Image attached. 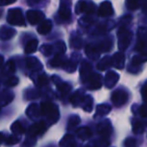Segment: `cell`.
Here are the masks:
<instances>
[{
  "instance_id": "ee69618b",
  "label": "cell",
  "mask_w": 147,
  "mask_h": 147,
  "mask_svg": "<svg viewBox=\"0 0 147 147\" xmlns=\"http://www.w3.org/2000/svg\"><path fill=\"white\" fill-rule=\"evenodd\" d=\"M18 82H19V79H18L16 76H9V77H7V79L4 81V84H5V86H7V87H13V86L17 85Z\"/></svg>"
},
{
  "instance_id": "277c9868",
  "label": "cell",
  "mask_w": 147,
  "mask_h": 147,
  "mask_svg": "<svg viewBox=\"0 0 147 147\" xmlns=\"http://www.w3.org/2000/svg\"><path fill=\"white\" fill-rule=\"evenodd\" d=\"M135 48L140 53H147V27L142 26L138 28Z\"/></svg>"
},
{
  "instance_id": "d4e9b609",
  "label": "cell",
  "mask_w": 147,
  "mask_h": 147,
  "mask_svg": "<svg viewBox=\"0 0 147 147\" xmlns=\"http://www.w3.org/2000/svg\"><path fill=\"white\" fill-rule=\"evenodd\" d=\"M80 107H82L84 111L86 112H91L93 109V99L90 95H84L83 98L81 100V103L79 105Z\"/></svg>"
},
{
  "instance_id": "c3c4849f",
  "label": "cell",
  "mask_w": 147,
  "mask_h": 147,
  "mask_svg": "<svg viewBox=\"0 0 147 147\" xmlns=\"http://www.w3.org/2000/svg\"><path fill=\"white\" fill-rule=\"evenodd\" d=\"M124 147H138L137 140L133 137H127L124 140Z\"/></svg>"
},
{
  "instance_id": "f1b7e54d",
  "label": "cell",
  "mask_w": 147,
  "mask_h": 147,
  "mask_svg": "<svg viewBox=\"0 0 147 147\" xmlns=\"http://www.w3.org/2000/svg\"><path fill=\"white\" fill-rule=\"evenodd\" d=\"M61 147H76L75 138L72 134H66L60 141Z\"/></svg>"
},
{
  "instance_id": "60d3db41",
  "label": "cell",
  "mask_w": 147,
  "mask_h": 147,
  "mask_svg": "<svg viewBox=\"0 0 147 147\" xmlns=\"http://www.w3.org/2000/svg\"><path fill=\"white\" fill-rule=\"evenodd\" d=\"M19 141H20V135H16V134H12V135H9L7 137H4V142L8 146L15 145Z\"/></svg>"
},
{
  "instance_id": "d590c367",
  "label": "cell",
  "mask_w": 147,
  "mask_h": 147,
  "mask_svg": "<svg viewBox=\"0 0 147 147\" xmlns=\"http://www.w3.org/2000/svg\"><path fill=\"white\" fill-rule=\"evenodd\" d=\"M49 79L45 73H39L37 74L36 78H35V83L38 87H44L48 84Z\"/></svg>"
},
{
  "instance_id": "f35d334b",
  "label": "cell",
  "mask_w": 147,
  "mask_h": 147,
  "mask_svg": "<svg viewBox=\"0 0 147 147\" xmlns=\"http://www.w3.org/2000/svg\"><path fill=\"white\" fill-rule=\"evenodd\" d=\"M10 129H11L12 133L16 134V135H21V134L24 133V127L20 121L13 122L12 125H11V127H10Z\"/></svg>"
},
{
  "instance_id": "d6986e66",
  "label": "cell",
  "mask_w": 147,
  "mask_h": 147,
  "mask_svg": "<svg viewBox=\"0 0 147 147\" xmlns=\"http://www.w3.org/2000/svg\"><path fill=\"white\" fill-rule=\"evenodd\" d=\"M96 46H97V48H98V50L100 51V53L108 52V51H110L111 49H112V46H113L112 38H111V37H107V38L103 39L100 42L97 43Z\"/></svg>"
},
{
  "instance_id": "f6af8a7d",
  "label": "cell",
  "mask_w": 147,
  "mask_h": 147,
  "mask_svg": "<svg viewBox=\"0 0 147 147\" xmlns=\"http://www.w3.org/2000/svg\"><path fill=\"white\" fill-rule=\"evenodd\" d=\"M39 94L38 91L36 89H27L25 92V98L28 100H32V99H36L38 98Z\"/></svg>"
},
{
  "instance_id": "30bf717a",
  "label": "cell",
  "mask_w": 147,
  "mask_h": 147,
  "mask_svg": "<svg viewBox=\"0 0 147 147\" xmlns=\"http://www.w3.org/2000/svg\"><path fill=\"white\" fill-rule=\"evenodd\" d=\"M26 18H27L28 22H29L31 25H37L42 20L45 19V15L41 10L31 9L28 10L27 13H26Z\"/></svg>"
},
{
  "instance_id": "ab89813d",
  "label": "cell",
  "mask_w": 147,
  "mask_h": 147,
  "mask_svg": "<svg viewBox=\"0 0 147 147\" xmlns=\"http://www.w3.org/2000/svg\"><path fill=\"white\" fill-rule=\"evenodd\" d=\"M15 69H16V66H15V63H14L13 60H9L7 63L4 65L3 67V73L5 75H11L15 72Z\"/></svg>"
},
{
  "instance_id": "7c38bea8",
  "label": "cell",
  "mask_w": 147,
  "mask_h": 147,
  "mask_svg": "<svg viewBox=\"0 0 147 147\" xmlns=\"http://www.w3.org/2000/svg\"><path fill=\"white\" fill-rule=\"evenodd\" d=\"M52 81L55 83V85H56L57 89H58V92L60 93V95H61L62 97L68 95V93L71 91V85H70L69 83L63 82L58 77V76H56V75L52 76Z\"/></svg>"
},
{
  "instance_id": "7bdbcfd3",
  "label": "cell",
  "mask_w": 147,
  "mask_h": 147,
  "mask_svg": "<svg viewBox=\"0 0 147 147\" xmlns=\"http://www.w3.org/2000/svg\"><path fill=\"white\" fill-rule=\"evenodd\" d=\"M141 2L142 0H126V7L129 10H136Z\"/></svg>"
},
{
  "instance_id": "ba28073f",
  "label": "cell",
  "mask_w": 147,
  "mask_h": 147,
  "mask_svg": "<svg viewBox=\"0 0 147 147\" xmlns=\"http://www.w3.org/2000/svg\"><path fill=\"white\" fill-rule=\"evenodd\" d=\"M47 128H48V123L44 120H39V121L35 122L33 125L30 126L29 129H28V133H29L30 136L37 137V136L43 135L46 132Z\"/></svg>"
},
{
  "instance_id": "83f0119b",
  "label": "cell",
  "mask_w": 147,
  "mask_h": 147,
  "mask_svg": "<svg viewBox=\"0 0 147 147\" xmlns=\"http://www.w3.org/2000/svg\"><path fill=\"white\" fill-rule=\"evenodd\" d=\"M76 135L81 140H88L92 136V131L89 127H80L76 130Z\"/></svg>"
},
{
  "instance_id": "5bb4252c",
  "label": "cell",
  "mask_w": 147,
  "mask_h": 147,
  "mask_svg": "<svg viewBox=\"0 0 147 147\" xmlns=\"http://www.w3.org/2000/svg\"><path fill=\"white\" fill-rule=\"evenodd\" d=\"M98 15L100 17H109V16H112L114 13V10H113V6L111 4L110 1H103L100 4L98 8V11H97Z\"/></svg>"
},
{
  "instance_id": "681fc988",
  "label": "cell",
  "mask_w": 147,
  "mask_h": 147,
  "mask_svg": "<svg viewBox=\"0 0 147 147\" xmlns=\"http://www.w3.org/2000/svg\"><path fill=\"white\" fill-rule=\"evenodd\" d=\"M138 114L143 118L147 117V102H145L143 105H141V106L139 107V109H138Z\"/></svg>"
},
{
  "instance_id": "7a4b0ae2",
  "label": "cell",
  "mask_w": 147,
  "mask_h": 147,
  "mask_svg": "<svg viewBox=\"0 0 147 147\" xmlns=\"http://www.w3.org/2000/svg\"><path fill=\"white\" fill-rule=\"evenodd\" d=\"M118 48L120 51H124L128 48L132 40V33L126 26L121 25L117 33Z\"/></svg>"
},
{
  "instance_id": "db71d44e",
  "label": "cell",
  "mask_w": 147,
  "mask_h": 147,
  "mask_svg": "<svg viewBox=\"0 0 147 147\" xmlns=\"http://www.w3.org/2000/svg\"><path fill=\"white\" fill-rule=\"evenodd\" d=\"M3 63H4V58H3L2 55H0V68L3 66Z\"/></svg>"
},
{
  "instance_id": "e575fe53",
  "label": "cell",
  "mask_w": 147,
  "mask_h": 147,
  "mask_svg": "<svg viewBox=\"0 0 147 147\" xmlns=\"http://www.w3.org/2000/svg\"><path fill=\"white\" fill-rule=\"evenodd\" d=\"M146 127V123L141 120H134L132 123V130L135 134H141L144 132Z\"/></svg>"
},
{
  "instance_id": "ac0fdd59",
  "label": "cell",
  "mask_w": 147,
  "mask_h": 147,
  "mask_svg": "<svg viewBox=\"0 0 147 147\" xmlns=\"http://www.w3.org/2000/svg\"><path fill=\"white\" fill-rule=\"evenodd\" d=\"M92 66L87 61H82L81 65H80V78L83 82L87 79L89 76L92 73Z\"/></svg>"
},
{
  "instance_id": "816d5d0a",
  "label": "cell",
  "mask_w": 147,
  "mask_h": 147,
  "mask_svg": "<svg viewBox=\"0 0 147 147\" xmlns=\"http://www.w3.org/2000/svg\"><path fill=\"white\" fill-rule=\"evenodd\" d=\"M16 0H0V6H6L9 4L14 3Z\"/></svg>"
},
{
  "instance_id": "9f6ffc18",
  "label": "cell",
  "mask_w": 147,
  "mask_h": 147,
  "mask_svg": "<svg viewBox=\"0 0 147 147\" xmlns=\"http://www.w3.org/2000/svg\"><path fill=\"white\" fill-rule=\"evenodd\" d=\"M1 14H2V11H0V15H1Z\"/></svg>"
},
{
  "instance_id": "f546056e",
  "label": "cell",
  "mask_w": 147,
  "mask_h": 147,
  "mask_svg": "<svg viewBox=\"0 0 147 147\" xmlns=\"http://www.w3.org/2000/svg\"><path fill=\"white\" fill-rule=\"evenodd\" d=\"M111 66H112V58L110 56H105L98 62L97 69L100 70V71H104V70H107L108 68H110Z\"/></svg>"
},
{
  "instance_id": "74e56055",
  "label": "cell",
  "mask_w": 147,
  "mask_h": 147,
  "mask_svg": "<svg viewBox=\"0 0 147 147\" xmlns=\"http://www.w3.org/2000/svg\"><path fill=\"white\" fill-rule=\"evenodd\" d=\"M146 61H147V53H140V54L133 56V58L131 60V63L133 66H139Z\"/></svg>"
},
{
  "instance_id": "7402d4cb",
  "label": "cell",
  "mask_w": 147,
  "mask_h": 147,
  "mask_svg": "<svg viewBox=\"0 0 147 147\" xmlns=\"http://www.w3.org/2000/svg\"><path fill=\"white\" fill-rule=\"evenodd\" d=\"M14 94L9 90H3L0 92V107H4L12 102Z\"/></svg>"
},
{
  "instance_id": "8992f818",
  "label": "cell",
  "mask_w": 147,
  "mask_h": 147,
  "mask_svg": "<svg viewBox=\"0 0 147 147\" xmlns=\"http://www.w3.org/2000/svg\"><path fill=\"white\" fill-rule=\"evenodd\" d=\"M128 98H129L128 92L124 89H117V90L113 91L111 94V101L116 107H121L124 104H126Z\"/></svg>"
},
{
  "instance_id": "9a60e30c",
  "label": "cell",
  "mask_w": 147,
  "mask_h": 147,
  "mask_svg": "<svg viewBox=\"0 0 147 147\" xmlns=\"http://www.w3.org/2000/svg\"><path fill=\"white\" fill-rule=\"evenodd\" d=\"M119 80V74H117L115 71H108L105 75L104 84L107 88H113Z\"/></svg>"
},
{
  "instance_id": "4316f807",
  "label": "cell",
  "mask_w": 147,
  "mask_h": 147,
  "mask_svg": "<svg viewBox=\"0 0 147 147\" xmlns=\"http://www.w3.org/2000/svg\"><path fill=\"white\" fill-rule=\"evenodd\" d=\"M52 55L57 56V55H64L66 52V45L63 41H57L54 44H52Z\"/></svg>"
},
{
  "instance_id": "8d00e7d4",
  "label": "cell",
  "mask_w": 147,
  "mask_h": 147,
  "mask_svg": "<svg viewBox=\"0 0 147 147\" xmlns=\"http://www.w3.org/2000/svg\"><path fill=\"white\" fill-rule=\"evenodd\" d=\"M70 45L75 49H80L83 46V40L79 35H72L70 38Z\"/></svg>"
},
{
  "instance_id": "4fadbf2b",
  "label": "cell",
  "mask_w": 147,
  "mask_h": 147,
  "mask_svg": "<svg viewBox=\"0 0 147 147\" xmlns=\"http://www.w3.org/2000/svg\"><path fill=\"white\" fill-rule=\"evenodd\" d=\"M80 57L81 56H80L79 53H73V54L71 55V57H70L69 59H67L63 69H65L66 71L69 72V73L74 72L76 70V68H77V65L80 61Z\"/></svg>"
},
{
  "instance_id": "ffe728a7",
  "label": "cell",
  "mask_w": 147,
  "mask_h": 147,
  "mask_svg": "<svg viewBox=\"0 0 147 147\" xmlns=\"http://www.w3.org/2000/svg\"><path fill=\"white\" fill-rule=\"evenodd\" d=\"M16 34V30L9 26H2L0 28V39L1 40H9L13 38Z\"/></svg>"
},
{
  "instance_id": "5b68a950",
  "label": "cell",
  "mask_w": 147,
  "mask_h": 147,
  "mask_svg": "<svg viewBox=\"0 0 147 147\" xmlns=\"http://www.w3.org/2000/svg\"><path fill=\"white\" fill-rule=\"evenodd\" d=\"M58 18L61 22H68L71 19V1L60 0Z\"/></svg>"
},
{
  "instance_id": "bcb514c9",
  "label": "cell",
  "mask_w": 147,
  "mask_h": 147,
  "mask_svg": "<svg viewBox=\"0 0 147 147\" xmlns=\"http://www.w3.org/2000/svg\"><path fill=\"white\" fill-rule=\"evenodd\" d=\"M36 144V137L28 135V137L25 139V141L22 143V147H34Z\"/></svg>"
},
{
  "instance_id": "f5cc1de1",
  "label": "cell",
  "mask_w": 147,
  "mask_h": 147,
  "mask_svg": "<svg viewBox=\"0 0 147 147\" xmlns=\"http://www.w3.org/2000/svg\"><path fill=\"white\" fill-rule=\"evenodd\" d=\"M142 11H143V13L147 14V0L142 1Z\"/></svg>"
},
{
  "instance_id": "3957f363",
  "label": "cell",
  "mask_w": 147,
  "mask_h": 147,
  "mask_svg": "<svg viewBox=\"0 0 147 147\" xmlns=\"http://www.w3.org/2000/svg\"><path fill=\"white\" fill-rule=\"evenodd\" d=\"M7 22L10 25L24 26L26 23L25 17L20 8H13L10 9L7 13Z\"/></svg>"
},
{
  "instance_id": "cb8c5ba5",
  "label": "cell",
  "mask_w": 147,
  "mask_h": 147,
  "mask_svg": "<svg viewBox=\"0 0 147 147\" xmlns=\"http://www.w3.org/2000/svg\"><path fill=\"white\" fill-rule=\"evenodd\" d=\"M85 52H86V55L92 60L98 59L99 55H100V51L98 50L96 44H92V43H91V44H88L87 46H86Z\"/></svg>"
},
{
  "instance_id": "8fae6325",
  "label": "cell",
  "mask_w": 147,
  "mask_h": 147,
  "mask_svg": "<svg viewBox=\"0 0 147 147\" xmlns=\"http://www.w3.org/2000/svg\"><path fill=\"white\" fill-rule=\"evenodd\" d=\"M97 133L103 138H108L109 136L112 134V126L108 119H105L101 121L100 123L97 125Z\"/></svg>"
},
{
  "instance_id": "f907efd6",
  "label": "cell",
  "mask_w": 147,
  "mask_h": 147,
  "mask_svg": "<svg viewBox=\"0 0 147 147\" xmlns=\"http://www.w3.org/2000/svg\"><path fill=\"white\" fill-rule=\"evenodd\" d=\"M141 95H142V99H143L144 102H147V82L142 86L141 88Z\"/></svg>"
},
{
  "instance_id": "44dd1931",
  "label": "cell",
  "mask_w": 147,
  "mask_h": 147,
  "mask_svg": "<svg viewBox=\"0 0 147 147\" xmlns=\"http://www.w3.org/2000/svg\"><path fill=\"white\" fill-rule=\"evenodd\" d=\"M111 58H112V66H114L117 69H123L125 65V56L122 53V51L115 53Z\"/></svg>"
},
{
  "instance_id": "2e32d148",
  "label": "cell",
  "mask_w": 147,
  "mask_h": 147,
  "mask_svg": "<svg viewBox=\"0 0 147 147\" xmlns=\"http://www.w3.org/2000/svg\"><path fill=\"white\" fill-rule=\"evenodd\" d=\"M26 67L33 72H39L42 70L43 65L36 57H27L25 60Z\"/></svg>"
},
{
  "instance_id": "e0dca14e",
  "label": "cell",
  "mask_w": 147,
  "mask_h": 147,
  "mask_svg": "<svg viewBox=\"0 0 147 147\" xmlns=\"http://www.w3.org/2000/svg\"><path fill=\"white\" fill-rule=\"evenodd\" d=\"M26 115L30 119H37L41 116V110H40V104L37 103H31L26 109Z\"/></svg>"
},
{
  "instance_id": "52a82bcc",
  "label": "cell",
  "mask_w": 147,
  "mask_h": 147,
  "mask_svg": "<svg viewBox=\"0 0 147 147\" xmlns=\"http://www.w3.org/2000/svg\"><path fill=\"white\" fill-rule=\"evenodd\" d=\"M96 6L93 2H87L84 0H80L75 6V12L77 14L85 13L86 15H92L95 12Z\"/></svg>"
},
{
  "instance_id": "b9f144b4",
  "label": "cell",
  "mask_w": 147,
  "mask_h": 147,
  "mask_svg": "<svg viewBox=\"0 0 147 147\" xmlns=\"http://www.w3.org/2000/svg\"><path fill=\"white\" fill-rule=\"evenodd\" d=\"M47 3V0H27V4L31 7L41 8L44 7Z\"/></svg>"
},
{
  "instance_id": "1f68e13d",
  "label": "cell",
  "mask_w": 147,
  "mask_h": 147,
  "mask_svg": "<svg viewBox=\"0 0 147 147\" xmlns=\"http://www.w3.org/2000/svg\"><path fill=\"white\" fill-rule=\"evenodd\" d=\"M66 61H67V59L64 57V55H57V56H54V58L50 61V66L54 68L56 67L64 68Z\"/></svg>"
},
{
  "instance_id": "4dcf8cb0",
  "label": "cell",
  "mask_w": 147,
  "mask_h": 147,
  "mask_svg": "<svg viewBox=\"0 0 147 147\" xmlns=\"http://www.w3.org/2000/svg\"><path fill=\"white\" fill-rule=\"evenodd\" d=\"M84 95H85V94H84V92L82 90L75 91V92H74L73 94L70 96V102H71V104L73 105V106H75V107L79 106Z\"/></svg>"
},
{
  "instance_id": "836d02e7",
  "label": "cell",
  "mask_w": 147,
  "mask_h": 147,
  "mask_svg": "<svg viewBox=\"0 0 147 147\" xmlns=\"http://www.w3.org/2000/svg\"><path fill=\"white\" fill-rule=\"evenodd\" d=\"M80 117L78 115H71L69 117L67 121V130L68 131H71V130H74L75 128H77V126L80 124Z\"/></svg>"
},
{
  "instance_id": "d6a6232c",
  "label": "cell",
  "mask_w": 147,
  "mask_h": 147,
  "mask_svg": "<svg viewBox=\"0 0 147 147\" xmlns=\"http://www.w3.org/2000/svg\"><path fill=\"white\" fill-rule=\"evenodd\" d=\"M37 47H38V40L37 39H31L26 43L25 47H24V51H25L26 54H32L37 50Z\"/></svg>"
},
{
  "instance_id": "603a6c76",
  "label": "cell",
  "mask_w": 147,
  "mask_h": 147,
  "mask_svg": "<svg viewBox=\"0 0 147 147\" xmlns=\"http://www.w3.org/2000/svg\"><path fill=\"white\" fill-rule=\"evenodd\" d=\"M52 30V21L48 19H44L38 24L37 26V31L38 33L42 35H46L48 34L50 31Z\"/></svg>"
},
{
  "instance_id": "11a10c76",
  "label": "cell",
  "mask_w": 147,
  "mask_h": 147,
  "mask_svg": "<svg viewBox=\"0 0 147 147\" xmlns=\"http://www.w3.org/2000/svg\"><path fill=\"white\" fill-rule=\"evenodd\" d=\"M3 141H4V135H3V133L0 132V144H1Z\"/></svg>"
},
{
  "instance_id": "6da1fadb",
  "label": "cell",
  "mask_w": 147,
  "mask_h": 147,
  "mask_svg": "<svg viewBox=\"0 0 147 147\" xmlns=\"http://www.w3.org/2000/svg\"><path fill=\"white\" fill-rule=\"evenodd\" d=\"M41 115L46 117L47 123L49 125L56 123L59 120V108L56 104L49 101H44L40 104Z\"/></svg>"
},
{
  "instance_id": "9c48e42d",
  "label": "cell",
  "mask_w": 147,
  "mask_h": 147,
  "mask_svg": "<svg viewBox=\"0 0 147 147\" xmlns=\"http://www.w3.org/2000/svg\"><path fill=\"white\" fill-rule=\"evenodd\" d=\"M84 83L86 84V87L90 90H97L102 86V77L98 73H91Z\"/></svg>"
},
{
  "instance_id": "484cf974",
  "label": "cell",
  "mask_w": 147,
  "mask_h": 147,
  "mask_svg": "<svg viewBox=\"0 0 147 147\" xmlns=\"http://www.w3.org/2000/svg\"><path fill=\"white\" fill-rule=\"evenodd\" d=\"M111 111V106L106 103L99 104L96 107V112H95V117H104Z\"/></svg>"
},
{
  "instance_id": "7dc6e473",
  "label": "cell",
  "mask_w": 147,
  "mask_h": 147,
  "mask_svg": "<svg viewBox=\"0 0 147 147\" xmlns=\"http://www.w3.org/2000/svg\"><path fill=\"white\" fill-rule=\"evenodd\" d=\"M40 51L43 53V55L45 56H51L53 53V50H52V45L50 44H44L41 46L40 48Z\"/></svg>"
}]
</instances>
